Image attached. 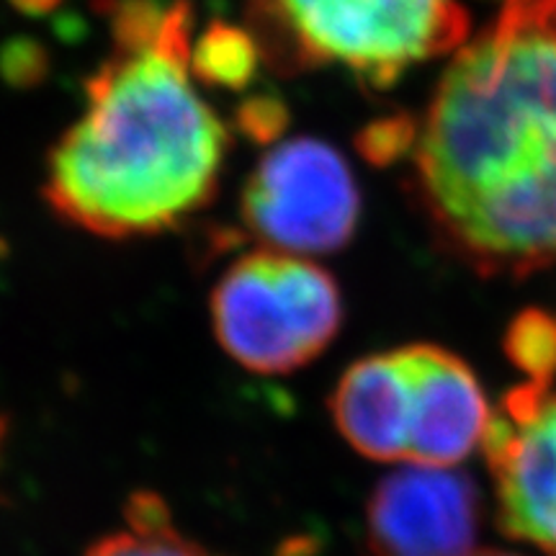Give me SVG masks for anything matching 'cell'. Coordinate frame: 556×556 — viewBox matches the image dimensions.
I'll use <instances>...</instances> for the list:
<instances>
[{
  "instance_id": "30bf717a",
  "label": "cell",
  "mask_w": 556,
  "mask_h": 556,
  "mask_svg": "<svg viewBox=\"0 0 556 556\" xmlns=\"http://www.w3.org/2000/svg\"><path fill=\"white\" fill-rule=\"evenodd\" d=\"M83 556H214L186 536L168 503L155 492H137L124 505L122 523L88 546Z\"/></svg>"
},
{
  "instance_id": "7c38bea8",
  "label": "cell",
  "mask_w": 556,
  "mask_h": 556,
  "mask_svg": "<svg viewBox=\"0 0 556 556\" xmlns=\"http://www.w3.org/2000/svg\"><path fill=\"white\" fill-rule=\"evenodd\" d=\"M505 351L533 384H552L556 374V315L528 309L513 319Z\"/></svg>"
},
{
  "instance_id": "7a4b0ae2",
  "label": "cell",
  "mask_w": 556,
  "mask_h": 556,
  "mask_svg": "<svg viewBox=\"0 0 556 556\" xmlns=\"http://www.w3.org/2000/svg\"><path fill=\"white\" fill-rule=\"evenodd\" d=\"M109 18L114 50L52 150L45 199L99 238H148L214 199L229 137L193 83L186 0H111Z\"/></svg>"
},
{
  "instance_id": "52a82bcc",
  "label": "cell",
  "mask_w": 556,
  "mask_h": 556,
  "mask_svg": "<svg viewBox=\"0 0 556 556\" xmlns=\"http://www.w3.org/2000/svg\"><path fill=\"white\" fill-rule=\"evenodd\" d=\"M479 516V490L467 475L402 464L368 500V544L374 556H469Z\"/></svg>"
},
{
  "instance_id": "3957f363",
  "label": "cell",
  "mask_w": 556,
  "mask_h": 556,
  "mask_svg": "<svg viewBox=\"0 0 556 556\" xmlns=\"http://www.w3.org/2000/svg\"><path fill=\"white\" fill-rule=\"evenodd\" d=\"M248 16L263 58L283 73L340 67L377 90L469 34L458 0H250Z\"/></svg>"
},
{
  "instance_id": "5b68a950",
  "label": "cell",
  "mask_w": 556,
  "mask_h": 556,
  "mask_svg": "<svg viewBox=\"0 0 556 556\" xmlns=\"http://www.w3.org/2000/svg\"><path fill=\"white\" fill-rule=\"evenodd\" d=\"M240 214L263 248L315 258L338 253L353 240L361 193L336 148L296 137L261 157L242 191Z\"/></svg>"
},
{
  "instance_id": "8fae6325",
  "label": "cell",
  "mask_w": 556,
  "mask_h": 556,
  "mask_svg": "<svg viewBox=\"0 0 556 556\" xmlns=\"http://www.w3.org/2000/svg\"><path fill=\"white\" fill-rule=\"evenodd\" d=\"M263 58L253 31L229 24H212L191 52L193 75L206 86L245 88Z\"/></svg>"
},
{
  "instance_id": "277c9868",
  "label": "cell",
  "mask_w": 556,
  "mask_h": 556,
  "mask_svg": "<svg viewBox=\"0 0 556 556\" xmlns=\"http://www.w3.org/2000/svg\"><path fill=\"white\" fill-rule=\"evenodd\" d=\"M208 307L227 356L266 377L312 364L343 325L336 278L312 258L268 248L235 261L214 287Z\"/></svg>"
},
{
  "instance_id": "ba28073f",
  "label": "cell",
  "mask_w": 556,
  "mask_h": 556,
  "mask_svg": "<svg viewBox=\"0 0 556 556\" xmlns=\"http://www.w3.org/2000/svg\"><path fill=\"white\" fill-rule=\"evenodd\" d=\"M405 374V464H462L484 443L492 413L475 371L441 345L400 348Z\"/></svg>"
},
{
  "instance_id": "4fadbf2b",
  "label": "cell",
  "mask_w": 556,
  "mask_h": 556,
  "mask_svg": "<svg viewBox=\"0 0 556 556\" xmlns=\"http://www.w3.org/2000/svg\"><path fill=\"white\" fill-rule=\"evenodd\" d=\"M415 127L409 119H389L379 122L374 127H368L361 135L358 148L364 150L368 160H377V163H389V160H397L402 152L415 144Z\"/></svg>"
},
{
  "instance_id": "9a60e30c",
  "label": "cell",
  "mask_w": 556,
  "mask_h": 556,
  "mask_svg": "<svg viewBox=\"0 0 556 556\" xmlns=\"http://www.w3.org/2000/svg\"><path fill=\"white\" fill-rule=\"evenodd\" d=\"M11 3L26 13H41V11H50L58 0H11Z\"/></svg>"
},
{
  "instance_id": "8992f818",
  "label": "cell",
  "mask_w": 556,
  "mask_h": 556,
  "mask_svg": "<svg viewBox=\"0 0 556 556\" xmlns=\"http://www.w3.org/2000/svg\"><path fill=\"white\" fill-rule=\"evenodd\" d=\"M495 477L497 523L510 539L556 556V392L533 384L507 394L484 438Z\"/></svg>"
},
{
  "instance_id": "6da1fadb",
  "label": "cell",
  "mask_w": 556,
  "mask_h": 556,
  "mask_svg": "<svg viewBox=\"0 0 556 556\" xmlns=\"http://www.w3.org/2000/svg\"><path fill=\"white\" fill-rule=\"evenodd\" d=\"M415 193L484 276L556 263V0H505L415 127Z\"/></svg>"
},
{
  "instance_id": "2e32d148",
  "label": "cell",
  "mask_w": 556,
  "mask_h": 556,
  "mask_svg": "<svg viewBox=\"0 0 556 556\" xmlns=\"http://www.w3.org/2000/svg\"><path fill=\"white\" fill-rule=\"evenodd\" d=\"M469 556H518V554H507V552H495V548H482V552H471Z\"/></svg>"
},
{
  "instance_id": "e0dca14e",
  "label": "cell",
  "mask_w": 556,
  "mask_h": 556,
  "mask_svg": "<svg viewBox=\"0 0 556 556\" xmlns=\"http://www.w3.org/2000/svg\"><path fill=\"white\" fill-rule=\"evenodd\" d=\"M3 441H5V420L0 417V448H3Z\"/></svg>"
},
{
  "instance_id": "9c48e42d",
  "label": "cell",
  "mask_w": 556,
  "mask_h": 556,
  "mask_svg": "<svg viewBox=\"0 0 556 556\" xmlns=\"http://www.w3.org/2000/svg\"><path fill=\"white\" fill-rule=\"evenodd\" d=\"M330 413L356 454L381 464H405V377L397 348L348 368L332 392Z\"/></svg>"
},
{
  "instance_id": "5bb4252c",
  "label": "cell",
  "mask_w": 556,
  "mask_h": 556,
  "mask_svg": "<svg viewBox=\"0 0 556 556\" xmlns=\"http://www.w3.org/2000/svg\"><path fill=\"white\" fill-rule=\"evenodd\" d=\"M283 122H287V109L281 106V101L253 99L240 109V127L261 142H270L283 129Z\"/></svg>"
}]
</instances>
